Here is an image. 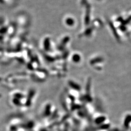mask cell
<instances>
[{"label":"cell","instance_id":"1","mask_svg":"<svg viewBox=\"0 0 131 131\" xmlns=\"http://www.w3.org/2000/svg\"><path fill=\"white\" fill-rule=\"evenodd\" d=\"M106 118L105 116H100L98 117H96L94 121V122H95V123L99 125H101L103 124V122H104L105 121H106Z\"/></svg>","mask_w":131,"mask_h":131},{"label":"cell","instance_id":"2","mask_svg":"<svg viewBox=\"0 0 131 131\" xmlns=\"http://www.w3.org/2000/svg\"><path fill=\"white\" fill-rule=\"evenodd\" d=\"M131 122V115L128 114L126 116L124 121V126L126 128H128Z\"/></svg>","mask_w":131,"mask_h":131},{"label":"cell","instance_id":"3","mask_svg":"<svg viewBox=\"0 0 131 131\" xmlns=\"http://www.w3.org/2000/svg\"><path fill=\"white\" fill-rule=\"evenodd\" d=\"M71 87L74 89H76V90H80V87L79 85L77 84H76L74 82H70V83Z\"/></svg>","mask_w":131,"mask_h":131}]
</instances>
